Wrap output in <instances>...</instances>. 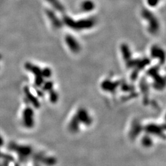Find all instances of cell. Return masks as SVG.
<instances>
[{"label": "cell", "mask_w": 166, "mask_h": 166, "mask_svg": "<svg viewBox=\"0 0 166 166\" xmlns=\"http://www.w3.org/2000/svg\"><path fill=\"white\" fill-rule=\"evenodd\" d=\"M4 139L2 137V136L0 135V147H1L2 146H3L4 145Z\"/></svg>", "instance_id": "9"}, {"label": "cell", "mask_w": 166, "mask_h": 166, "mask_svg": "<svg viewBox=\"0 0 166 166\" xmlns=\"http://www.w3.org/2000/svg\"><path fill=\"white\" fill-rule=\"evenodd\" d=\"M65 42L68 47L72 51L76 52L80 50L79 44H78L77 42L75 40V38L73 37H71V36L66 37Z\"/></svg>", "instance_id": "5"}, {"label": "cell", "mask_w": 166, "mask_h": 166, "mask_svg": "<svg viewBox=\"0 0 166 166\" xmlns=\"http://www.w3.org/2000/svg\"><path fill=\"white\" fill-rule=\"evenodd\" d=\"M25 94L26 95L28 101L33 105V107L36 108H38L40 107V103L38 99L30 92L29 88L28 87H25L24 89Z\"/></svg>", "instance_id": "4"}, {"label": "cell", "mask_w": 166, "mask_h": 166, "mask_svg": "<svg viewBox=\"0 0 166 166\" xmlns=\"http://www.w3.org/2000/svg\"><path fill=\"white\" fill-rule=\"evenodd\" d=\"M25 68L33 73L35 76V85L38 87L42 85L44 83V77L42 75V69L39 67L30 63H27L25 64Z\"/></svg>", "instance_id": "1"}, {"label": "cell", "mask_w": 166, "mask_h": 166, "mask_svg": "<svg viewBox=\"0 0 166 166\" xmlns=\"http://www.w3.org/2000/svg\"><path fill=\"white\" fill-rule=\"evenodd\" d=\"M42 75L44 78H49L52 76V71L49 68L42 69Z\"/></svg>", "instance_id": "8"}, {"label": "cell", "mask_w": 166, "mask_h": 166, "mask_svg": "<svg viewBox=\"0 0 166 166\" xmlns=\"http://www.w3.org/2000/svg\"><path fill=\"white\" fill-rule=\"evenodd\" d=\"M42 85V89L44 90H46V91L49 92L50 90L53 89L54 84H53V82L49 81H47L46 83H43Z\"/></svg>", "instance_id": "7"}, {"label": "cell", "mask_w": 166, "mask_h": 166, "mask_svg": "<svg viewBox=\"0 0 166 166\" xmlns=\"http://www.w3.org/2000/svg\"><path fill=\"white\" fill-rule=\"evenodd\" d=\"M49 92V99L51 103H56L59 99V95L57 92L54 89H52Z\"/></svg>", "instance_id": "6"}, {"label": "cell", "mask_w": 166, "mask_h": 166, "mask_svg": "<svg viewBox=\"0 0 166 166\" xmlns=\"http://www.w3.org/2000/svg\"><path fill=\"white\" fill-rule=\"evenodd\" d=\"M12 149L16 151V152L19 154V157L21 158H27L29 156L32 152L31 148L27 146H12Z\"/></svg>", "instance_id": "3"}, {"label": "cell", "mask_w": 166, "mask_h": 166, "mask_svg": "<svg viewBox=\"0 0 166 166\" xmlns=\"http://www.w3.org/2000/svg\"><path fill=\"white\" fill-rule=\"evenodd\" d=\"M22 122L27 129H32L35 125V114L33 108L27 107L23 111Z\"/></svg>", "instance_id": "2"}]
</instances>
